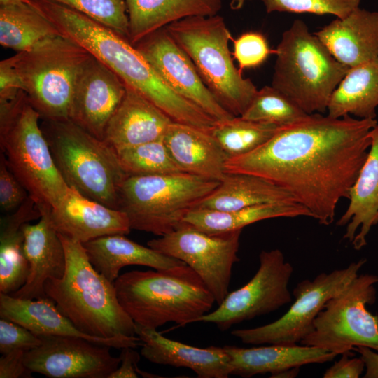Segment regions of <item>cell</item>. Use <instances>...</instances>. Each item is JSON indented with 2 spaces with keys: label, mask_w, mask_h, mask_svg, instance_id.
Instances as JSON below:
<instances>
[{
  "label": "cell",
  "mask_w": 378,
  "mask_h": 378,
  "mask_svg": "<svg viewBox=\"0 0 378 378\" xmlns=\"http://www.w3.org/2000/svg\"><path fill=\"white\" fill-rule=\"evenodd\" d=\"M376 119L314 113L281 126L253 151L229 158L225 173L259 176L282 188L324 225L334 221L338 202L366 160Z\"/></svg>",
  "instance_id": "6da1fadb"
},
{
  "label": "cell",
  "mask_w": 378,
  "mask_h": 378,
  "mask_svg": "<svg viewBox=\"0 0 378 378\" xmlns=\"http://www.w3.org/2000/svg\"><path fill=\"white\" fill-rule=\"evenodd\" d=\"M77 43L165 113L173 122L208 129L212 118L174 92L128 39L88 16L51 0H26Z\"/></svg>",
  "instance_id": "7a4b0ae2"
},
{
  "label": "cell",
  "mask_w": 378,
  "mask_h": 378,
  "mask_svg": "<svg viewBox=\"0 0 378 378\" xmlns=\"http://www.w3.org/2000/svg\"><path fill=\"white\" fill-rule=\"evenodd\" d=\"M59 236L66 268L62 277L46 282L47 298L87 335L103 338L135 336L136 324L120 305L113 282L95 270L81 242Z\"/></svg>",
  "instance_id": "3957f363"
},
{
  "label": "cell",
  "mask_w": 378,
  "mask_h": 378,
  "mask_svg": "<svg viewBox=\"0 0 378 378\" xmlns=\"http://www.w3.org/2000/svg\"><path fill=\"white\" fill-rule=\"evenodd\" d=\"M118 301L135 324L157 329L167 323L197 322L216 302L212 293L186 264L125 272L113 282Z\"/></svg>",
  "instance_id": "277c9868"
},
{
  "label": "cell",
  "mask_w": 378,
  "mask_h": 378,
  "mask_svg": "<svg viewBox=\"0 0 378 378\" xmlns=\"http://www.w3.org/2000/svg\"><path fill=\"white\" fill-rule=\"evenodd\" d=\"M40 119L23 90L0 102L1 152L42 213L51 211L69 186L55 163Z\"/></svg>",
  "instance_id": "5b68a950"
},
{
  "label": "cell",
  "mask_w": 378,
  "mask_h": 378,
  "mask_svg": "<svg viewBox=\"0 0 378 378\" xmlns=\"http://www.w3.org/2000/svg\"><path fill=\"white\" fill-rule=\"evenodd\" d=\"M271 85L307 114L324 113L349 68L338 62L307 24L295 20L275 49Z\"/></svg>",
  "instance_id": "8992f818"
},
{
  "label": "cell",
  "mask_w": 378,
  "mask_h": 378,
  "mask_svg": "<svg viewBox=\"0 0 378 378\" xmlns=\"http://www.w3.org/2000/svg\"><path fill=\"white\" fill-rule=\"evenodd\" d=\"M193 62L202 81L229 113L241 116L258 89L234 63L231 33L219 15L193 16L164 27Z\"/></svg>",
  "instance_id": "52a82bcc"
},
{
  "label": "cell",
  "mask_w": 378,
  "mask_h": 378,
  "mask_svg": "<svg viewBox=\"0 0 378 378\" xmlns=\"http://www.w3.org/2000/svg\"><path fill=\"white\" fill-rule=\"evenodd\" d=\"M42 120L41 127L67 186L119 209L120 189L127 175L115 150L70 120Z\"/></svg>",
  "instance_id": "ba28073f"
},
{
  "label": "cell",
  "mask_w": 378,
  "mask_h": 378,
  "mask_svg": "<svg viewBox=\"0 0 378 378\" xmlns=\"http://www.w3.org/2000/svg\"><path fill=\"white\" fill-rule=\"evenodd\" d=\"M219 182L183 172L127 176L120 186L119 209L127 215L132 230L162 236L177 228Z\"/></svg>",
  "instance_id": "9c48e42d"
},
{
  "label": "cell",
  "mask_w": 378,
  "mask_h": 378,
  "mask_svg": "<svg viewBox=\"0 0 378 378\" xmlns=\"http://www.w3.org/2000/svg\"><path fill=\"white\" fill-rule=\"evenodd\" d=\"M92 55L62 35L12 56L23 91L41 120H64L74 88Z\"/></svg>",
  "instance_id": "30bf717a"
},
{
  "label": "cell",
  "mask_w": 378,
  "mask_h": 378,
  "mask_svg": "<svg viewBox=\"0 0 378 378\" xmlns=\"http://www.w3.org/2000/svg\"><path fill=\"white\" fill-rule=\"evenodd\" d=\"M378 276H356L339 294L330 299L316 318L302 345L325 349L337 355L366 346L378 352V316L367 310L377 298Z\"/></svg>",
  "instance_id": "8fae6325"
},
{
  "label": "cell",
  "mask_w": 378,
  "mask_h": 378,
  "mask_svg": "<svg viewBox=\"0 0 378 378\" xmlns=\"http://www.w3.org/2000/svg\"><path fill=\"white\" fill-rule=\"evenodd\" d=\"M362 258L346 267L323 272L314 279H304L293 290L295 300L275 321L253 328L238 329L231 334L248 344L300 343L312 331L314 322L326 303L341 293L358 275L365 264Z\"/></svg>",
  "instance_id": "7c38bea8"
},
{
  "label": "cell",
  "mask_w": 378,
  "mask_h": 378,
  "mask_svg": "<svg viewBox=\"0 0 378 378\" xmlns=\"http://www.w3.org/2000/svg\"><path fill=\"white\" fill-rule=\"evenodd\" d=\"M241 231L214 234L182 223L173 231L148 241L147 245L191 267L218 305L229 293L232 267L239 260Z\"/></svg>",
  "instance_id": "4fadbf2b"
},
{
  "label": "cell",
  "mask_w": 378,
  "mask_h": 378,
  "mask_svg": "<svg viewBox=\"0 0 378 378\" xmlns=\"http://www.w3.org/2000/svg\"><path fill=\"white\" fill-rule=\"evenodd\" d=\"M259 262L258 271L247 284L229 293L216 309L204 314L197 322L212 323L225 331L291 302L288 284L293 267L282 251L263 250Z\"/></svg>",
  "instance_id": "5bb4252c"
},
{
  "label": "cell",
  "mask_w": 378,
  "mask_h": 378,
  "mask_svg": "<svg viewBox=\"0 0 378 378\" xmlns=\"http://www.w3.org/2000/svg\"><path fill=\"white\" fill-rule=\"evenodd\" d=\"M40 337L41 344L24 355L32 372L51 378H108L120 363L106 345L74 337Z\"/></svg>",
  "instance_id": "9a60e30c"
},
{
  "label": "cell",
  "mask_w": 378,
  "mask_h": 378,
  "mask_svg": "<svg viewBox=\"0 0 378 378\" xmlns=\"http://www.w3.org/2000/svg\"><path fill=\"white\" fill-rule=\"evenodd\" d=\"M134 46L179 96L200 107L217 122L234 117L215 99L190 58L165 27L145 36Z\"/></svg>",
  "instance_id": "2e32d148"
},
{
  "label": "cell",
  "mask_w": 378,
  "mask_h": 378,
  "mask_svg": "<svg viewBox=\"0 0 378 378\" xmlns=\"http://www.w3.org/2000/svg\"><path fill=\"white\" fill-rule=\"evenodd\" d=\"M125 92L126 85L120 77L92 56L78 77L69 119L103 140L107 125Z\"/></svg>",
  "instance_id": "e0dca14e"
},
{
  "label": "cell",
  "mask_w": 378,
  "mask_h": 378,
  "mask_svg": "<svg viewBox=\"0 0 378 378\" xmlns=\"http://www.w3.org/2000/svg\"><path fill=\"white\" fill-rule=\"evenodd\" d=\"M56 230L82 244L115 234H127L132 230L127 215L90 199L69 187L50 211Z\"/></svg>",
  "instance_id": "ac0fdd59"
},
{
  "label": "cell",
  "mask_w": 378,
  "mask_h": 378,
  "mask_svg": "<svg viewBox=\"0 0 378 378\" xmlns=\"http://www.w3.org/2000/svg\"><path fill=\"white\" fill-rule=\"evenodd\" d=\"M0 316L22 326L38 337H79L115 349L136 348L141 345L139 337L136 336L103 338L83 332L48 298L24 299L0 293Z\"/></svg>",
  "instance_id": "d6986e66"
},
{
  "label": "cell",
  "mask_w": 378,
  "mask_h": 378,
  "mask_svg": "<svg viewBox=\"0 0 378 378\" xmlns=\"http://www.w3.org/2000/svg\"><path fill=\"white\" fill-rule=\"evenodd\" d=\"M23 249L29 266L24 285L10 294L24 299L47 298L46 282L52 278H60L66 268V256L59 232L55 227L50 211L41 213L35 224H23Z\"/></svg>",
  "instance_id": "ffe728a7"
},
{
  "label": "cell",
  "mask_w": 378,
  "mask_h": 378,
  "mask_svg": "<svg viewBox=\"0 0 378 378\" xmlns=\"http://www.w3.org/2000/svg\"><path fill=\"white\" fill-rule=\"evenodd\" d=\"M136 335L141 342V355L151 363L186 368L200 378H227L230 357L223 347L200 348L170 340L157 329L136 324Z\"/></svg>",
  "instance_id": "44dd1931"
},
{
  "label": "cell",
  "mask_w": 378,
  "mask_h": 378,
  "mask_svg": "<svg viewBox=\"0 0 378 378\" xmlns=\"http://www.w3.org/2000/svg\"><path fill=\"white\" fill-rule=\"evenodd\" d=\"M172 122L157 106L126 85L125 94L107 125L103 140L115 150L163 139Z\"/></svg>",
  "instance_id": "7402d4cb"
},
{
  "label": "cell",
  "mask_w": 378,
  "mask_h": 378,
  "mask_svg": "<svg viewBox=\"0 0 378 378\" xmlns=\"http://www.w3.org/2000/svg\"><path fill=\"white\" fill-rule=\"evenodd\" d=\"M314 34L349 69L378 57V11L358 7Z\"/></svg>",
  "instance_id": "603a6c76"
},
{
  "label": "cell",
  "mask_w": 378,
  "mask_h": 378,
  "mask_svg": "<svg viewBox=\"0 0 378 378\" xmlns=\"http://www.w3.org/2000/svg\"><path fill=\"white\" fill-rule=\"evenodd\" d=\"M163 141L182 172L218 181L225 175L229 157L211 132L172 122Z\"/></svg>",
  "instance_id": "cb8c5ba5"
},
{
  "label": "cell",
  "mask_w": 378,
  "mask_h": 378,
  "mask_svg": "<svg viewBox=\"0 0 378 378\" xmlns=\"http://www.w3.org/2000/svg\"><path fill=\"white\" fill-rule=\"evenodd\" d=\"M223 348L230 357V375L245 378L266 373H270V377H273L290 368L331 361L337 356L321 348L302 344Z\"/></svg>",
  "instance_id": "d4e9b609"
},
{
  "label": "cell",
  "mask_w": 378,
  "mask_h": 378,
  "mask_svg": "<svg viewBox=\"0 0 378 378\" xmlns=\"http://www.w3.org/2000/svg\"><path fill=\"white\" fill-rule=\"evenodd\" d=\"M372 139L366 160L351 188L349 206L337 222L339 226L346 225L343 238L356 250L367 244V235L378 216V125Z\"/></svg>",
  "instance_id": "484cf974"
},
{
  "label": "cell",
  "mask_w": 378,
  "mask_h": 378,
  "mask_svg": "<svg viewBox=\"0 0 378 378\" xmlns=\"http://www.w3.org/2000/svg\"><path fill=\"white\" fill-rule=\"evenodd\" d=\"M125 235L110 234L83 244L90 263L111 282H114L120 270L127 265L164 270L184 264L178 259L136 243Z\"/></svg>",
  "instance_id": "4316f807"
},
{
  "label": "cell",
  "mask_w": 378,
  "mask_h": 378,
  "mask_svg": "<svg viewBox=\"0 0 378 378\" xmlns=\"http://www.w3.org/2000/svg\"><path fill=\"white\" fill-rule=\"evenodd\" d=\"M129 41L135 46L148 34L193 16L217 15L221 0H125Z\"/></svg>",
  "instance_id": "83f0119b"
},
{
  "label": "cell",
  "mask_w": 378,
  "mask_h": 378,
  "mask_svg": "<svg viewBox=\"0 0 378 378\" xmlns=\"http://www.w3.org/2000/svg\"><path fill=\"white\" fill-rule=\"evenodd\" d=\"M41 212L29 196L0 221V293L12 294L27 281L29 266L23 244V224L40 218Z\"/></svg>",
  "instance_id": "f1b7e54d"
},
{
  "label": "cell",
  "mask_w": 378,
  "mask_h": 378,
  "mask_svg": "<svg viewBox=\"0 0 378 378\" xmlns=\"http://www.w3.org/2000/svg\"><path fill=\"white\" fill-rule=\"evenodd\" d=\"M270 203H298L282 188L257 176L225 174L218 186L195 207L233 211Z\"/></svg>",
  "instance_id": "f546056e"
},
{
  "label": "cell",
  "mask_w": 378,
  "mask_h": 378,
  "mask_svg": "<svg viewBox=\"0 0 378 378\" xmlns=\"http://www.w3.org/2000/svg\"><path fill=\"white\" fill-rule=\"evenodd\" d=\"M378 106V57L350 68L334 91L328 115L376 119Z\"/></svg>",
  "instance_id": "4dcf8cb0"
},
{
  "label": "cell",
  "mask_w": 378,
  "mask_h": 378,
  "mask_svg": "<svg viewBox=\"0 0 378 378\" xmlns=\"http://www.w3.org/2000/svg\"><path fill=\"white\" fill-rule=\"evenodd\" d=\"M298 216L312 218V214L299 203H270L233 211L194 207L186 214L183 223L215 234L242 230L265 219Z\"/></svg>",
  "instance_id": "1f68e13d"
},
{
  "label": "cell",
  "mask_w": 378,
  "mask_h": 378,
  "mask_svg": "<svg viewBox=\"0 0 378 378\" xmlns=\"http://www.w3.org/2000/svg\"><path fill=\"white\" fill-rule=\"evenodd\" d=\"M61 35L55 26L27 1L0 8V44L18 52Z\"/></svg>",
  "instance_id": "d6a6232c"
},
{
  "label": "cell",
  "mask_w": 378,
  "mask_h": 378,
  "mask_svg": "<svg viewBox=\"0 0 378 378\" xmlns=\"http://www.w3.org/2000/svg\"><path fill=\"white\" fill-rule=\"evenodd\" d=\"M280 127L234 116L217 122L211 132L227 156L232 158L256 149L271 139Z\"/></svg>",
  "instance_id": "836d02e7"
},
{
  "label": "cell",
  "mask_w": 378,
  "mask_h": 378,
  "mask_svg": "<svg viewBox=\"0 0 378 378\" xmlns=\"http://www.w3.org/2000/svg\"><path fill=\"white\" fill-rule=\"evenodd\" d=\"M127 176L167 174L182 172L173 160L163 139L115 149Z\"/></svg>",
  "instance_id": "e575fe53"
},
{
  "label": "cell",
  "mask_w": 378,
  "mask_h": 378,
  "mask_svg": "<svg viewBox=\"0 0 378 378\" xmlns=\"http://www.w3.org/2000/svg\"><path fill=\"white\" fill-rule=\"evenodd\" d=\"M307 115L276 88L264 86L258 90L250 105L241 115L243 118L284 126Z\"/></svg>",
  "instance_id": "d590c367"
},
{
  "label": "cell",
  "mask_w": 378,
  "mask_h": 378,
  "mask_svg": "<svg viewBox=\"0 0 378 378\" xmlns=\"http://www.w3.org/2000/svg\"><path fill=\"white\" fill-rule=\"evenodd\" d=\"M77 10L129 40L125 0H51Z\"/></svg>",
  "instance_id": "8d00e7d4"
},
{
  "label": "cell",
  "mask_w": 378,
  "mask_h": 378,
  "mask_svg": "<svg viewBox=\"0 0 378 378\" xmlns=\"http://www.w3.org/2000/svg\"><path fill=\"white\" fill-rule=\"evenodd\" d=\"M361 0H261L267 13L332 15L343 18L360 7Z\"/></svg>",
  "instance_id": "74e56055"
},
{
  "label": "cell",
  "mask_w": 378,
  "mask_h": 378,
  "mask_svg": "<svg viewBox=\"0 0 378 378\" xmlns=\"http://www.w3.org/2000/svg\"><path fill=\"white\" fill-rule=\"evenodd\" d=\"M232 56L238 64L239 69H254L261 66L271 54L275 53L265 36L260 31H248L243 32L236 38H232Z\"/></svg>",
  "instance_id": "f35d334b"
},
{
  "label": "cell",
  "mask_w": 378,
  "mask_h": 378,
  "mask_svg": "<svg viewBox=\"0 0 378 378\" xmlns=\"http://www.w3.org/2000/svg\"><path fill=\"white\" fill-rule=\"evenodd\" d=\"M29 197V192L10 170L4 155L0 153V207L9 214L15 211Z\"/></svg>",
  "instance_id": "ab89813d"
},
{
  "label": "cell",
  "mask_w": 378,
  "mask_h": 378,
  "mask_svg": "<svg viewBox=\"0 0 378 378\" xmlns=\"http://www.w3.org/2000/svg\"><path fill=\"white\" fill-rule=\"evenodd\" d=\"M41 338L27 328L12 321L0 319V352L6 354L15 350L25 352L38 347Z\"/></svg>",
  "instance_id": "60d3db41"
},
{
  "label": "cell",
  "mask_w": 378,
  "mask_h": 378,
  "mask_svg": "<svg viewBox=\"0 0 378 378\" xmlns=\"http://www.w3.org/2000/svg\"><path fill=\"white\" fill-rule=\"evenodd\" d=\"M23 90V84L12 57L0 62V102L14 99Z\"/></svg>",
  "instance_id": "b9f144b4"
},
{
  "label": "cell",
  "mask_w": 378,
  "mask_h": 378,
  "mask_svg": "<svg viewBox=\"0 0 378 378\" xmlns=\"http://www.w3.org/2000/svg\"><path fill=\"white\" fill-rule=\"evenodd\" d=\"M351 352L342 354L341 358L336 361L323 374L324 378H358L365 370V364L360 358H350Z\"/></svg>",
  "instance_id": "7bdbcfd3"
},
{
  "label": "cell",
  "mask_w": 378,
  "mask_h": 378,
  "mask_svg": "<svg viewBox=\"0 0 378 378\" xmlns=\"http://www.w3.org/2000/svg\"><path fill=\"white\" fill-rule=\"evenodd\" d=\"M25 351L15 350L0 358V378L31 377L33 373L24 363Z\"/></svg>",
  "instance_id": "ee69618b"
},
{
  "label": "cell",
  "mask_w": 378,
  "mask_h": 378,
  "mask_svg": "<svg viewBox=\"0 0 378 378\" xmlns=\"http://www.w3.org/2000/svg\"><path fill=\"white\" fill-rule=\"evenodd\" d=\"M132 347L122 349L120 355V363L118 368L113 371L108 378H136L139 375L151 377L148 373H146L139 369L137 363L140 359L139 354Z\"/></svg>",
  "instance_id": "f6af8a7d"
},
{
  "label": "cell",
  "mask_w": 378,
  "mask_h": 378,
  "mask_svg": "<svg viewBox=\"0 0 378 378\" xmlns=\"http://www.w3.org/2000/svg\"><path fill=\"white\" fill-rule=\"evenodd\" d=\"M358 352L365 364L364 378H378V352L366 346H356L353 349Z\"/></svg>",
  "instance_id": "bcb514c9"
},
{
  "label": "cell",
  "mask_w": 378,
  "mask_h": 378,
  "mask_svg": "<svg viewBox=\"0 0 378 378\" xmlns=\"http://www.w3.org/2000/svg\"><path fill=\"white\" fill-rule=\"evenodd\" d=\"M300 367H296L288 369L286 370H284L276 375H274L273 377H285V378H292L295 377L300 372Z\"/></svg>",
  "instance_id": "7dc6e473"
},
{
  "label": "cell",
  "mask_w": 378,
  "mask_h": 378,
  "mask_svg": "<svg viewBox=\"0 0 378 378\" xmlns=\"http://www.w3.org/2000/svg\"><path fill=\"white\" fill-rule=\"evenodd\" d=\"M249 1L252 0H230V6L232 10H239Z\"/></svg>",
  "instance_id": "c3c4849f"
},
{
  "label": "cell",
  "mask_w": 378,
  "mask_h": 378,
  "mask_svg": "<svg viewBox=\"0 0 378 378\" xmlns=\"http://www.w3.org/2000/svg\"><path fill=\"white\" fill-rule=\"evenodd\" d=\"M26 2V0H0L1 6L19 5Z\"/></svg>",
  "instance_id": "681fc988"
},
{
  "label": "cell",
  "mask_w": 378,
  "mask_h": 378,
  "mask_svg": "<svg viewBox=\"0 0 378 378\" xmlns=\"http://www.w3.org/2000/svg\"><path fill=\"white\" fill-rule=\"evenodd\" d=\"M375 223H376V224L378 223V216H377V217L376 218V222Z\"/></svg>",
  "instance_id": "f907efd6"
}]
</instances>
